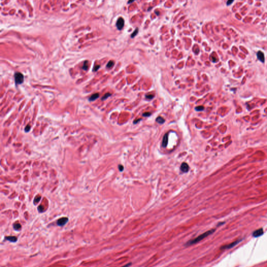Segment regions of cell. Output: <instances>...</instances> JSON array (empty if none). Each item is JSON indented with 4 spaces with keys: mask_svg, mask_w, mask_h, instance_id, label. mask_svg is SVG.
<instances>
[{
    "mask_svg": "<svg viewBox=\"0 0 267 267\" xmlns=\"http://www.w3.org/2000/svg\"><path fill=\"white\" fill-rule=\"evenodd\" d=\"M214 231H215L214 229H212V230H210L209 231H208L204 233L201 235H200L199 236L197 237L195 239H192V240L188 241L186 245H193V244H196V243H198L199 242L202 240V239H204L205 238L208 237L209 235L212 234L213 233Z\"/></svg>",
    "mask_w": 267,
    "mask_h": 267,
    "instance_id": "obj_1",
    "label": "cell"
},
{
    "mask_svg": "<svg viewBox=\"0 0 267 267\" xmlns=\"http://www.w3.org/2000/svg\"><path fill=\"white\" fill-rule=\"evenodd\" d=\"M14 78H15V83H16L17 85H18L22 84L24 82V75L19 72L15 73V74L14 75Z\"/></svg>",
    "mask_w": 267,
    "mask_h": 267,
    "instance_id": "obj_2",
    "label": "cell"
},
{
    "mask_svg": "<svg viewBox=\"0 0 267 267\" xmlns=\"http://www.w3.org/2000/svg\"><path fill=\"white\" fill-rule=\"evenodd\" d=\"M241 241V239H238V240L232 243L223 246L221 248V249H230V248H231L233 247H234L235 245H236L237 244H238Z\"/></svg>",
    "mask_w": 267,
    "mask_h": 267,
    "instance_id": "obj_3",
    "label": "cell"
},
{
    "mask_svg": "<svg viewBox=\"0 0 267 267\" xmlns=\"http://www.w3.org/2000/svg\"><path fill=\"white\" fill-rule=\"evenodd\" d=\"M116 25L119 30H122L124 26V20L122 17H120L117 19Z\"/></svg>",
    "mask_w": 267,
    "mask_h": 267,
    "instance_id": "obj_4",
    "label": "cell"
},
{
    "mask_svg": "<svg viewBox=\"0 0 267 267\" xmlns=\"http://www.w3.org/2000/svg\"><path fill=\"white\" fill-rule=\"evenodd\" d=\"M67 221H68L67 218L64 217V218H60V219L57 220V224L59 226H63L67 222Z\"/></svg>",
    "mask_w": 267,
    "mask_h": 267,
    "instance_id": "obj_5",
    "label": "cell"
},
{
    "mask_svg": "<svg viewBox=\"0 0 267 267\" xmlns=\"http://www.w3.org/2000/svg\"><path fill=\"white\" fill-rule=\"evenodd\" d=\"M180 169H181V170L183 172L187 173V172H188V171H189V167L187 163H186L185 162H183L181 165Z\"/></svg>",
    "mask_w": 267,
    "mask_h": 267,
    "instance_id": "obj_6",
    "label": "cell"
},
{
    "mask_svg": "<svg viewBox=\"0 0 267 267\" xmlns=\"http://www.w3.org/2000/svg\"><path fill=\"white\" fill-rule=\"evenodd\" d=\"M263 234V230L262 229H258L253 233V236L254 237H258L261 236Z\"/></svg>",
    "mask_w": 267,
    "mask_h": 267,
    "instance_id": "obj_7",
    "label": "cell"
},
{
    "mask_svg": "<svg viewBox=\"0 0 267 267\" xmlns=\"http://www.w3.org/2000/svg\"><path fill=\"white\" fill-rule=\"evenodd\" d=\"M257 56L258 59L260 62H261L262 63L265 62V55H264L263 53L261 51H259L258 52H257Z\"/></svg>",
    "mask_w": 267,
    "mask_h": 267,
    "instance_id": "obj_8",
    "label": "cell"
},
{
    "mask_svg": "<svg viewBox=\"0 0 267 267\" xmlns=\"http://www.w3.org/2000/svg\"><path fill=\"white\" fill-rule=\"evenodd\" d=\"M168 143V134L166 133L164 135L163 138L162 146L163 147H166Z\"/></svg>",
    "mask_w": 267,
    "mask_h": 267,
    "instance_id": "obj_9",
    "label": "cell"
},
{
    "mask_svg": "<svg viewBox=\"0 0 267 267\" xmlns=\"http://www.w3.org/2000/svg\"><path fill=\"white\" fill-rule=\"evenodd\" d=\"M99 97V94L98 93H94L90 97V98H89V101H95V100H96L97 99H98Z\"/></svg>",
    "mask_w": 267,
    "mask_h": 267,
    "instance_id": "obj_10",
    "label": "cell"
},
{
    "mask_svg": "<svg viewBox=\"0 0 267 267\" xmlns=\"http://www.w3.org/2000/svg\"><path fill=\"white\" fill-rule=\"evenodd\" d=\"M5 238L11 242H16L17 240V238L15 236H8V237H6Z\"/></svg>",
    "mask_w": 267,
    "mask_h": 267,
    "instance_id": "obj_11",
    "label": "cell"
},
{
    "mask_svg": "<svg viewBox=\"0 0 267 267\" xmlns=\"http://www.w3.org/2000/svg\"><path fill=\"white\" fill-rule=\"evenodd\" d=\"M156 122L157 123H158L159 124H162L165 122V120L162 117L159 116L156 119Z\"/></svg>",
    "mask_w": 267,
    "mask_h": 267,
    "instance_id": "obj_12",
    "label": "cell"
},
{
    "mask_svg": "<svg viewBox=\"0 0 267 267\" xmlns=\"http://www.w3.org/2000/svg\"><path fill=\"white\" fill-rule=\"evenodd\" d=\"M114 62L113 61H109V62H108V63L107 64V68H111V67H113V66H114Z\"/></svg>",
    "mask_w": 267,
    "mask_h": 267,
    "instance_id": "obj_13",
    "label": "cell"
},
{
    "mask_svg": "<svg viewBox=\"0 0 267 267\" xmlns=\"http://www.w3.org/2000/svg\"><path fill=\"white\" fill-rule=\"evenodd\" d=\"M88 61H85L84 63L83 69H84L85 71H87L88 69Z\"/></svg>",
    "mask_w": 267,
    "mask_h": 267,
    "instance_id": "obj_14",
    "label": "cell"
},
{
    "mask_svg": "<svg viewBox=\"0 0 267 267\" xmlns=\"http://www.w3.org/2000/svg\"><path fill=\"white\" fill-rule=\"evenodd\" d=\"M14 228L16 230H18L21 228V225L19 223H15L14 224Z\"/></svg>",
    "mask_w": 267,
    "mask_h": 267,
    "instance_id": "obj_15",
    "label": "cell"
},
{
    "mask_svg": "<svg viewBox=\"0 0 267 267\" xmlns=\"http://www.w3.org/2000/svg\"><path fill=\"white\" fill-rule=\"evenodd\" d=\"M111 95V94L110 93H105V95L103 96V97H102L101 99H102V100H105V99H107L108 98H109V97H110Z\"/></svg>",
    "mask_w": 267,
    "mask_h": 267,
    "instance_id": "obj_16",
    "label": "cell"
},
{
    "mask_svg": "<svg viewBox=\"0 0 267 267\" xmlns=\"http://www.w3.org/2000/svg\"><path fill=\"white\" fill-rule=\"evenodd\" d=\"M195 110L197 111H201L204 110V107L203 106H198L195 108Z\"/></svg>",
    "mask_w": 267,
    "mask_h": 267,
    "instance_id": "obj_17",
    "label": "cell"
},
{
    "mask_svg": "<svg viewBox=\"0 0 267 267\" xmlns=\"http://www.w3.org/2000/svg\"><path fill=\"white\" fill-rule=\"evenodd\" d=\"M138 28H136V29H135V31H134V32H133L132 34V35H131V37H132V38H134V37H135V36H136V35H137V34L138 33Z\"/></svg>",
    "mask_w": 267,
    "mask_h": 267,
    "instance_id": "obj_18",
    "label": "cell"
},
{
    "mask_svg": "<svg viewBox=\"0 0 267 267\" xmlns=\"http://www.w3.org/2000/svg\"><path fill=\"white\" fill-rule=\"evenodd\" d=\"M151 115V113L150 112H146V113L143 114V116H145V117H148V116H149Z\"/></svg>",
    "mask_w": 267,
    "mask_h": 267,
    "instance_id": "obj_19",
    "label": "cell"
},
{
    "mask_svg": "<svg viewBox=\"0 0 267 267\" xmlns=\"http://www.w3.org/2000/svg\"><path fill=\"white\" fill-rule=\"evenodd\" d=\"M30 129V126L29 125H27V126L25 127V130L26 132H28V131H29V130Z\"/></svg>",
    "mask_w": 267,
    "mask_h": 267,
    "instance_id": "obj_20",
    "label": "cell"
},
{
    "mask_svg": "<svg viewBox=\"0 0 267 267\" xmlns=\"http://www.w3.org/2000/svg\"><path fill=\"white\" fill-rule=\"evenodd\" d=\"M37 198H36L35 199L34 202H35V204H36V203H37V202H38L39 201H40V200L41 199V197H40V196H39V198H38V199H37Z\"/></svg>",
    "mask_w": 267,
    "mask_h": 267,
    "instance_id": "obj_21",
    "label": "cell"
},
{
    "mask_svg": "<svg viewBox=\"0 0 267 267\" xmlns=\"http://www.w3.org/2000/svg\"><path fill=\"white\" fill-rule=\"evenodd\" d=\"M100 67V65H97V66H95V67H94V68H93V71H95H95H97Z\"/></svg>",
    "mask_w": 267,
    "mask_h": 267,
    "instance_id": "obj_22",
    "label": "cell"
},
{
    "mask_svg": "<svg viewBox=\"0 0 267 267\" xmlns=\"http://www.w3.org/2000/svg\"><path fill=\"white\" fill-rule=\"evenodd\" d=\"M146 97L147 99L151 100L153 98L154 96L153 95H146Z\"/></svg>",
    "mask_w": 267,
    "mask_h": 267,
    "instance_id": "obj_23",
    "label": "cell"
},
{
    "mask_svg": "<svg viewBox=\"0 0 267 267\" xmlns=\"http://www.w3.org/2000/svg\"><path fill=\"white\" fill-rule=\"evenodd\" d=\"M119 170L121 172H122L124 170V166L122 165H119Z\"/></svg>",
    "mask_w": 267,
    "mask_h": 267,
    "instance_id": "obj_24",
    "label": "cell"
},
{
    "mask_svg": "<svg viewBox=\"0 0 267 267\" xmlns=\"http://www.w3.org/2000/svg\"><path fill=\"white\" fill-rule=\"evenodd\" d=\"M43 209H44V208H43V206H39V207H38V210H39V211H40V212H41V211H43Z\"/></svg>",
    "mask_w": 267,
    "mask_h": 267,
    "instance_id": "obj_25",
    "label": "cell"
},
{
    "mask_svg": "<svg viewBox=\"0 0 267 267\" xmlns=\"http://www.w3.org/2000/svg\"><path fill=\"white\" fill-rule=\"evenodd\" d=\"M233 2V1H228L227 2V3H226L227 5H230Z\"/></svg>",
    "mask_w": 267,
    "mask_h": 267,
    "instance_id": "obj_26",
    "label": "cell"
},
{
    "mask_svg": "<svg viewBox=\"0 0 267 267\" xmlns=\"http://www.w3.org/2000/svg\"><path fill=\"white\" fill-rule=\"evenodd\" d=\"M130 265H131V263H129L127 264V265H125V266H123V267H128L130 266Z\"/></svg>",
    "mask_w": 267,
    "mask_h": 267,
    "instance_id": "obj_27",
    "label": "cell"
},
{
    "mask_svg": "<svg viewBox=\"0 0 267 267\" xmlns=\"http://www.w3.org/2000/svg\"><path fill=\"white\" fill-rule=\"evenodd\" d=\"M140 120H141V119H138V120H135V121H134V124L137 123H138V122H139V121H140Z\"/></svg>",
    "mask_w": 267,
    "mask_h": 267,
    "instance_id": "obj_28",
    "label": "cell"
},
{
    "mask_svg": "<svg viewBox=\"0 0 267 267\" xmlns=\"http://www.w3.org/2000/svg\"><path fill=\"white\" fill-rule=\"evenodd\" d=\"M134 2V1H129V2H128V3H132V2Z\"/></svg>",
    "mask_w": 267,
    "mask_h": 267,
    "instance_id": "obj_29",
    "label": "cell"
}]
</instances>
